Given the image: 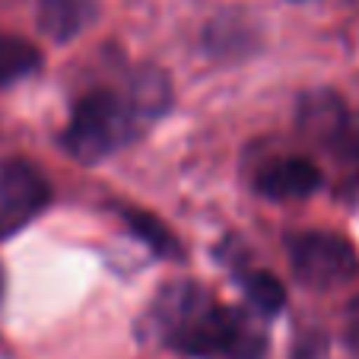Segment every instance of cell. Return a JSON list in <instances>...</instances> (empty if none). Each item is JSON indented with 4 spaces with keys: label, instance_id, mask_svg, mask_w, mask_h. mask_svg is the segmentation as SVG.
Masks as SVG:
<instances>
[{
    "label": "cell",
    "instance_id": "ba28073f",
    "mask_svg": "<svg viewBox=\"0 0 359 359\" xmlns=\"http://www.w3.org/2000/svg\"><path fill=\"white\" fill-rule=\"evenodd\" d=\"M267 353V331L255 312L229 309L226 305V331H223V353L226 359H264Z\"/></svg>",
    "mask_w": 359,
    "mask_h": 359
},
{
    "label": "cell",
    "instance_id": "52a82bcc",
    "mask_svg": "<svg viewBox=\"0 0 359 359\" xmlns=\"http://www.w3.org/2000/svg\"><path fill=\"white\" fill-rule=\"evenodd\" d=\"M346 124H350V115H346L344 102H340L337 93H309L302 95V105H299V128L309 137L321 143H340Z\"/></svg>",
    "mask_w": 359,
    "mask_h": 359
},
{
    "label": "cell",
    "instance_id": "3957f363",
    "mask_svg": "<svg viewBox=\"0 0 359 359\" xmlns=\"http://www.w3.org/2000/svg\"><path fill=\"white\" fill-rule=\"evenodd\" d=\"M292 271L309 286H337L359 271V258L346 238L334 232H299L290 238Z\"/></svg>",
    "mask_w": 359,
    "mask_h": 359
},
{
    "label": "cell",
    "instance_id": "9c48e42d",
    "mask_svg": "<svg viewBox=\"0 0 359 359\" xmlns=\"http://www.w3.org/2000/svg\"><path fill=\"white\" fill-rule=\"evenodd\" d=\"M124 93L130 95L134 109L140 111L143 121H156L163 111H169L172 105V89H169V80H165L163 70H153V67H143L130 76L128 89Z\"/></svg>",
    "mask_w": 359,
    "mask_h": 359
},
{
    "label": "cell",
    "instance_id": "5b68a950",
    "mask_svg": "<svg viewBox=\"0 0 359 359\" xmlns=\"http://www.w3.org/2000/svg\"><path fill=\"white\" fill-rule=\"evenodd\" d=\"M258 194L267 201H302L321 188V172L312 159L286 156L258 172Z\"/></svg>",
    "mask_w": 359,
    "mask_h": 359
},
{
    "label": "cell",
    "instance_id": "6da1fadb",
    "mask_svg": "<svg viewBox=\"0 0 359 359\" xmlns=\"http://www.w3.org/2000/svg\"><path fill=\"white\" fill-rule=\"evenodd\" d=\"M149 331L182 353L213 356L223 353L226 305H219L210 290L178 280L149 302Z\"/></svg>",
    "mask_w": 359,
    "mask_h": 359
},
{
    "label": "cell",
    "instance_id": "8fae6325",
    "mask_svg": "<svg viewBox=\"0 0 359 359\" xmlns=\"http://www.w3.org/2000/svg\"><path fill=\"white\" fill-rule=\"evenodd\" d=\"M124 223H128V229L134 232V236L140 238L147 248H153V255L175 258L178 251H182L178 238L172 236V232L165 229L163 219H156L153 213H143V210H134V207H128V210H124Z\"/></svg>",
    "mask_w": 359,
    "mask_h": 359
},
{
    "label": "cell",
    "instance_id": "2e32d148",
    "mask_svg": "<svg viewBox=\"0 0 359 359\" xmlns=\"http://www.w3.org/2000/svg\"><path fill=\"white\" fill-rule=\"evenodd\" d=\"M4 286L7 283H4V267H0V296H4Z\"/></svg>",
    "mask_w": 359,
    "mask_h": 359
},
{
    "label": "cell",
    "instance_id": "4fadbf2b",
    "mask_svg": "<svg viewBox=\"0 0 359 359\" xmlns=\"http://www.w3.org/2000/svg\"><path fill=\"white\" fill-rule=\"evenodd\" d=\"M325 356V340L321 337H302L296 346V353H292V359H321Z\"/></svg>",
    "mask_w": 359,
    "mask_h": 359
},
{
    "label": "cell",
    "instance_id": "8992f818",
    "mask_svg": "<svg viewBox=\"0 0 359 359\" xmlns=\"http://www.w3.org/2000/svg\"><path fill=\"white\" fill-rule=\"evenodd\" d=\"M35 16L51 41H70L95 22L99 0H35Z\"/></svg>",
    "mask_w": 359,
    "mask_h": 359
},
{
    "label": "cell",
    "instance_id": "7c38bea8",
    "mask_svg": "<svg viewBox=\"0 0 359 359\" xmlns=\"http://www.w3.org/2000/svg\"><path fill=\"white\" fill-rule=\"evenodd\" d=\"M242 290L255 312L261 315H280L286 305V286L273 277L271 271H248L242 273Z\"/></svg>",
    "mask_w": 359,
    "mask_h": 359
},
{
    "label": "cell",
    "instance_id": "30bf717a",
    "mask_svg": "<svg viewBox=\"0 0 359 359\" xmlns=\"http://www.w3.org/2000/svg\"><path fill=\"white\" fill-rule=\"evenodd\" d=\"M41 67L39 48L16 35H0V89L32 76Z\"/></svg>",
    "mask_w": 359,
    "mask_h": 359
},
{
    "label": "cell",
    "instance_id": "277c9868",
    "mask_svg": "<svg viewBox=\"0 0 359 359\" xmlns=\"http://www.w3.org/2000/svg\"><path fill=\"white\" fill-rule=\"evenodd\" d=\"M51 188L26 159H0V238L16 236L48 207Z\"/></svg>",
    "mask_w": 359,
    "mask_h": 359
},
{
    "label": "cell",
    "instance_id": "7a4b0ae2",
    "mask_svg": "<svg viewBox=\"0 0 359 359\" xmlns=\"http://www.w3.org/2000/svg\"><path fill=\"white\" fill-rule=\"evenodd\" d=\"M143 128L147 121L134 109L128 93L93 89L76 99L67 130H64V147L80 163H99L128 147Z\"/></svg>",
    "mask_w": 359,
    "mask_h": 359
},
{
    "label": "cell",
    "instance_id": "9a60e30c",
    "mask_svg": "<svg viewBox=\"0 0 359 359\" xmlns=\"http://www.w3.org/2000/svg\"><path fill=\"white\" fill-rule=\"evenodd\" d=\"M337 147L344 149V153H350V156L359 159V118H350V124H346V130H344V137H340Z\"/></svg>",
    "mask_w": 359,
    "mask_h": 359
},
{
    "label": "cell",
    "instance_id": "5bb4252c",
    "mask_svg": "<svg viewBox=\"0 0 359 359\" xmlns=\"http://www.w3.org/2000/svg\"><path fill=\"white\" fill-rule=\"evenodd\" d=\"M346 340H350L353 353L359 356V296L350 302V312H346Z\"/></svg>",
    "mask_w": 359,
    "mask_h": 359
}]
</instances>
